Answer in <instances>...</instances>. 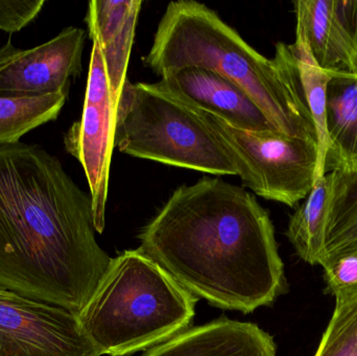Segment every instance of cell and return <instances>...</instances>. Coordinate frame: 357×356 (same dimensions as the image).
I'll return each mask as SVG.
<instances>
[{
  "label": "cell",
  "instance_id": "1",
  "mask_svg": "<svg viewBox=\"0 0 357 356\" xmlns=\"http://www.w3.org/2000/svg\"><path fill=\"white\" fill-rule=\"evenodd\" d=\"M112 258L91 198L38 144L0 146V288L79 316Z\"/></svg>",
  "mask_w": 357,
  "mask_h": 356
},
{
  "label": "cell",
  "instance_id": "2",
  "mask_svg": "<svg viewBox=\"0 0 357 356\" xmlns=\"http://www.w3.org/2000/svg\"><path fill=\"white\" fill-rule=\"evenodd\" d=\"M139 240L146 256L218 309L251 314L289 290L268 211L220 178L178 187Z\"/></svg>",
  "mask_w": 357,
  "mask_h": 356
},
{
  "label": "cell",
  "instance_id": "3",
  "mask_svg": "<svg viewBox=\"0 0 357 356\" xmlns=\"http://www.w3.org/2000/svg\"><path fill=\"white\" fill-rule=\"evenodd\" d=\"M144 63L160 77L186 67L213 71L243 89L279 132L317 142L291 45L278 42L274 58H266L205 4L169 3Z\"/></svg>",
  "mask_w": 357,
  "mask_h": 356
},
{
  "label": "cell",
  "instance_id": "4",
  "mask_svg": "<svg viewBox=\"0 0 357 356\" xmlns=\"http://www.w3.org/2000/svg\"><path fill=\"white\" fill-rule=\"evenodd\" d=\"M197 300L138 249L112 258L77 317L102 355L127 356L188 330Z\"/></svg>",
  "mask_w": 357,
  "mask_h": 356
},
{
  "label": "cell",
  "instance_id": "5",
  "mask_svg": "<svg viewBox=\"0 0 357 356\" xmlns=\"http://www.w3.org/2000/svg\"><path fill=\"white\" fill-rule=\"evenodd\" d=\"M114 146L135 158L214 176H238L243 167L199 115L156 84L127 79L117 102Z\"/></svg>",
  "mask_w": 357,
  "mask_h": 356
},
{
  "label": "cell",
  "instance_id": "6",
  "mask_svg": "<svg viewBox=\"0 0 357 356\" xmlns=\"http://www.w3.org/2000/svg\"><path fill=\"white\" fill-rule=\"evenodd\" d=\"M191 109L241 163L243 186L289 207L308 196L317 182V142L280 132L245 131L205 111Z\"/></svg>",
  "mask_w": 357,
  "mask_h": 356
},
{
  "label": "cell",
  "instance_id": "7",
  "mask_svg": "<svg viewBox=\"0 0 357 356\" xmlns=\"http://www.w3.org/2000/svg\"><path fill=\"white\" fill-rule=\"evenodd\" d=\"M90 39L92 50L83 113L67 132L64 144L67 153L79 160L85 171L94 228L100 234L106 225L119 98L111 89L100 41L96 36H90Z\"/></svg>",
  "mask_w": 357,
  "mask_h": 356
},
{
  "label": "cell",
  "instance_id": "8",
  "mask_svg": "<svg viewBox=\"0 0 357 356\" xmlns=\"http://www.w3.org/2000/svg\"><path fill=\"white\" fill-rule=\"evenodd\" d=\"M67 309L0 288V356H100Z\"/></svg>",
  "mask_w": 357,
  "mask_h": 356
},
{
  "label": "cell",
  "instance_id": "9",
  "mask_svg": "<svg viewBox=\"0 0 357 356\" xmlns=\"http://www.w3.org/2000/svg\"><path fill=\"white\" fill-rule=\"evenodd\" d=\"M86 31L63 29L50 41L29 49L10 41L0 47V98H31L69 94L73 79L82 72Z\"/></svg>",
  "mask_w": 357,
  "mask_h": 356
},
{
  "label": "cell",
  "instance_id": "10",
  "mask_svg": "<svg viewBox=\"0 0 357 356\" xmlns=\"http://www.w3.org/2000/svg\"><path fill=\"white\" fill-rule=\"evenodd\" d=\"M155 84L182 104L210 113L237 129L279 132L243 89L213 71L186 67Z\"/></svg>",
  "mask_w": 357,
  "mask_h": 356
},
{
  "label": "cell",
  "instance_id": "11",
  "mask_svg": "<svg viewBox=\"0 0 357 356\" xmlns=\"http://www.w3.org/2000/svg\"><path fill=\"white\" fill-rule=\"evenodd\" d=\"M142 356H277L274 339L259 326L222 317L188 328Z\"/></svg>",
  "mask_w": 357,
  "mask_h": 356
},
{
  "label": "cell",
  "instance_id": "12",
  "mask_svg": "<svg viewBox=\"0 0 357 356\" xmlns=\"http://www.w3.org/2000/svg\"><path fill=\"white\" fill-rule=\"evenodd\" d=\"M301 40L320 69L331 77H357V48L335 12V0L294 2Z\"/></svg>",
  "mask_w": 357,
  "mask_h": 356
},
{
  "label": "cell",
  "instance_id": "13",
  "mask_svg": "<svg viewBox=\"0 0 357 356\" xmlns=\"http://www.w3.org/2000/svg\"><path fill=\"white\" fill-rule=\"evenodd\" d=\"M142 0H93L88 4V33L102 47L113 93L119 98L127 82L128 66L135 38Z\"/></svg>",
  "mask_w": 357,
  "mask_h": 356
},
{
  "label": "cell",
  "instance_id": "14",
  "mask_svg": "<svg viewBox=\"0 0 357 356\" xmlns=\"http://www.w3.org/2000/svg\"><path fill=\"white\" fill-rule=\"evenodd\" d=\"M326 173L357 161V77H333L327 85Z\"/></svg>",
  "mask_w": 357,
  "mask_h": 356
},
{
  "label": "cell",
  "instance_id": "15",
  "mask_svg": "<svg viewBox=\"0 0 357 356\" xmlns=\"http://www.w3.org/2000/svg\"><path fill=\"white\" fill-rule=\"evenodd\" d=\"M326 175L329 192L321 261L357 245V161Z\"/></svg>",
  "mask_w": 357,
  "mask_h": 356
},
{
  "label": "cell",
  "instance_id": "16",
  "mask_svg": "<svg viewBox=\"0 0 357 356\" xmlns=\"http://www.w3.org/2000/svg\"><path fill=\"white\" fill-rule=\"evenodd\" d=\"M297 70L298 82L306 108L310 112L316 130L318 146L317 181L326 175L327 154L329 140L326 127L327 85L331 77L320 69L308 50L307 46L296 39L291 45Z\"/></svg>",
  "mask_w": 357,
  "mask_h": 356
},
{
  "label": "cell",
  "instance_id": "17",
  "mask_svg": "<svg viewBox=\"0 0 357 356\" xmlns=\"http://www.w3.org/2000/svg\"><path fill=\"white\" fill-rule=\"evenodd\" d=\"M328 192V177L325 175L291 215L287 227V238L298 256L312 265H319L322 257Z\"/></svg>",
  "mask_w": 357,
  "mask_h": 356
},
{
  "label": "cell",
  "instance_id": "18",
  "mask_svg": "<svg viewBox=\"0 0 357 356\" xmlns=\"http://www.w3.org/2000/svg\"><path fill=\"white\" fill-rule=\"evenodd\" d=\"M68 94L31 98H0V146L20 141L40 125L56 121Z\"/></svg>",
  "mask_w": 357,
  "mask_h": 356
},
{
  "label": "cell",
  "instance_id": "19",
  "mask_svg": "<svg viewBox=\"0 0 357 356\" xmlns=\"http://www.w3.org/2000/svg\"><path fill=\"white\" fill-rule=\"evenodd\" d=\"M314 356H357V298L335 302Z\"/></svg>",
  "mask_w": 357,
  "mask_h": 356
},
{
  "label": "cell",
  "instance_id": "20",
  "mask_svg": "<svg viewBox=\"0 0 357 356\" xmlns=\"http://www.w3.org/2000/svg\"><path fill=\"white\" fill-rule=\"evenodd\" d=\"M319 265L324 270L326 293L335 302L357 298V245L324 257Z\"/></svg>",
  "mask_w": 357,
  "mask_h": 356
},
{
  "label": "cell",
  "instance_id": "21",
  "mask_svg": "<svg viewBox=\"0 0 357 356\" xmlns=\"http://www.w3.org/2000/svg\"><path fill=\"white\" fill-rule=\"evenodd\" d=\"M45 0H0V29L14 33L37 18Z\"/></svg>",
  "mask_w": 357,
  "mask_h": 356
},
{
  "label": "cell",
  "instance_id": "22",
  "mask_svg": "<svg viewBox=\"0 0 357 356\" xmlns=\"http://www.w3.org/2000/svg\"><path fill=\"white\" fill-rule=\"evenodd\" d=\"M335 12L357 48V0H335Z\"/></svg>",
  "mask_w": 357,
  "mask_h": 356
}]
</instances>
